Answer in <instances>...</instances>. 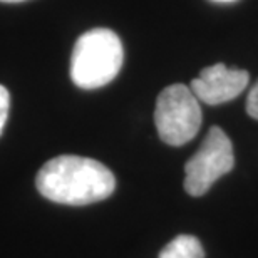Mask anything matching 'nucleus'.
<instances>
[{"mask_svg": "<svg viewBox=\"0 0 258 258\" xmlns=\"http://www.w3.org/2000/svg\"><path fill=\"white\" fill-rule=\"evenodd\" d=\"M37 191L54 203L84 206L114 193L112 171L96 159L62 154L49 159L35 176Z\"/></svg>", "mask_w": 258, "mask_h": 258, "instance_id": "nucleus-1", "label": "nucleus"}, {"mask_svg": "<svg viewBox=\"0 0 258 258\" xmlns=\"http://www.w3.org/2000/svg\"><path fill=\"white\" fill-rule=\"evenodd\" d=\"M233 166L235 156L230 138L221 127H210L201 148L184 164V189L191 196H203Z\"/></svg>", "mask_w": 258, "mask_h": 258, "instance_id": "nucleus-4", "label": "nucleus"}, {"mask_svg": "<svg viewBox=\"0 0 258 258\" xmlns=\"http://www.w3.org/2000/svg\"><path fill=\"white\" fill-rule=\"evenodd\" d=\"M124 50L116 32L97 27L82 34L72 49L71 79L81 89H99L119 74Z\"/></svg>", "mask_w": 258, "mask_h": 258, "instance_id": "nucleus-2", "label": "nucleus"}, {"mask_svg": "<svg viewBox=\"0 0 258 258\" xmlns=\"http://www.w3.org/2000/svg\"><path fill=\"white\" fill-rule=\"evenodd\" d=\"M154 124L161 141L169 146H183L191 141L201 127L198 97L184 84L168 86L158 96Z\"/></svg>", "mask_w": 258, "mask_h": 258, "instance_id": "nucleus-3", "label": "nucleus"}, {"mask_svg": "<svg viewBox=\"0 0 258 258\" xmlns=\"http://www.w3.org/2000/svg\"><path fill=\"white\" fill-rule=\"evenodd\" d=\"M248 72L228 69L225 64L205 67L200 76L191 81L193 94L205 104L216 106L235 99L248 86Z\"/></svg>", "mask_w": 258, "mask_h": 258, "instance_id": "nucleus-5", "label": "nucleus"}, {"mask_svg": "<svg viewBox=\"0 0 258 258\" xmlns=\"http://www.w3.org/2000/svg\"><path fill=\"white\" fill-rule=\"evenodd\" d=\"M9 109H10V94L7 87L0 84V134H2L5 122H7Z\"/></svg>", "mask_w": 258, "mask_h": 258, "instance_id": "nucleus-7", "label": "nucleus"}, {"mask_svg": "<svg viewBox=\"0 0 258 258\" xmlns=\"http://www.w3.org/2000/svg\"><path fill=\"white\" fill-rule=\"evenodd\" d=\"M246 112H248L253 119H258V81L253 86V89L250 91L248 99H246Z\"/></svg>", "mask_w": 258, "mask_h": 258, "instance_id": "nucleus-8", "label": "nucleus"}, {"mask_svg": "<svg viewBox=\"0 0 258 258\" xmlns=\"http://www.w3.org/2000/svg\"><path fill=\"white\" fill-rule=\"evenodd\" d=\"M0 2H5V4H19V2H25V0H0Z\"/></svg>", "mask_w": 258, "mask_h": 258, "instance_id": "nucleus-9", "label": "nucleus"}, {"mask_svg": "<svg viewBox=\"0 0 258 258\" xmlns=\"http://www.w3.org/2000/svg\"><path fill=\"white\" fill-rule=\"evenodd\" d=\"M159 258H205V250L196 236L178 235L161 250Z\"/></svg>", "mask_w": 258, "mask_h": 258, "instance_id": "nucleus-6", "label": "nucleus"}, {"mask_svg": "<svg viewBox=\"0 0 258 258\" xmlns=\"http://www.w3.org/2000/svg\"><path fill=\"white\" fill-rule=\"evenodd\" d=\"M218 2H233V0H218Z\"/></svg>", "mask_w": 258, "mask_h": 258, "instance_id": "nucleus-10", "label": "nucleus"}]
</instances>
